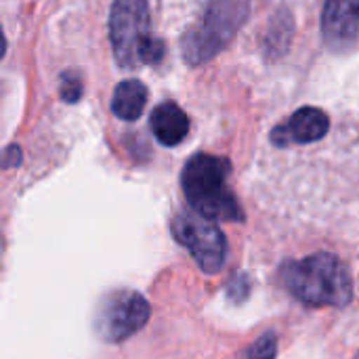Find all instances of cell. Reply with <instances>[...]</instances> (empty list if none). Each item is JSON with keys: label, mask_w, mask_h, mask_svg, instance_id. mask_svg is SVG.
<instances>
[{"label": "cell", "mask_w": 359, "mask_h": 359, "mask_svg": "<svg viewBox=\"0 0 359 359\" xmlns=\"http://www.w3.org/2000/svg\"><path fill=\"white\" fill-rule=\"evenodd\" d=\"M231 164L227 158L196 154L183 168L181 185L194 212L208 221H244L242 206L227 179Z\"/></svg>", "instance_id": "6da1fadb"}, {"label": "cell", "mask_w": 359, "mask_h": 359, "mask_svg": "<svg viewBox=\"0 0 359 359\" xmlns=\"http://www.w3.org/2000/svg\"><path fill=\"white\" fill-rule=\"evenodd\" d=\"M284 286L307 305L345 307L353 299V284L343 261L330 252L311 255L282 267Z\"/></svg>", "instance_id": "7a4b0ae2"}, {"label": "cell", "mask_w": 359, "mask_h": 359, "mask_svg": "<svg viewBox=\"0 0 359 359\" xmlns=\"http://www.w3.org/2000/svg\"><path fill=\"white\" fill-rule=\"evenodd\" d=\"M248 4L250 0H212L202 19L183 36V59L200 65L221 53L244 23Z\"/></svg>", "instance_id": "3957f363"}, {"label": "cell", "mask_w": 359, "mask_h": 359, "mask_svg": "<svg viewBox=\"0 0 359 359\" xmlns=\"http://www.w3.org/2000/svg\"><path fill=\"white\" fill-rule=\"evenodd\" d=\"M109 40L116 61L130 69L145 63V53L154 40L149 36L147 0H114L109 13Z\"/></svg>", "instance_id": "277c9868"}, {"label": "cell", "mask_w": 359, "mask_h": 359, "mask_svg": "<svg viewBox=\"0 0 359 359\" xmlns=\"http://www.w3.org/2000/svg\"><path fill=\"white\" fill-rule=\"evenodd\" d=\"M175 240L189 250L198 267L215 276L223 269L227 257V242L223 231L198 212H181L172 219Z\"/></svg>", "instance_id": "5b68a950"}, {"label": "cell", "mask_w": 359, "mask_h": 359, "mask_svg": "<svg viewBox=\"0 0 359 359\" xmlns=\"http://www.w3.org/2000/svg\"><path fill=\"white\" fill-rule=\"evenodd\" d=\"M149 313H151L149 303L139 292L133 290L114 292L101 303L97 330L103 341L122 343L147 324Z\"/></svg>", "instance_id": "8992f818"}, {"label": "cell", "mask_w": 359, "mask_h": 359, "mask_svg": "<svg viewBox=\"0 0 359 359\" xmlns=\"http://www.w3.org/2000/svg\"><path fill=\"white\" fill-rule=\"evenodd\" d=\"M322 34L328 48L347 53L359 42V0H326Z\"/></svg>", "instance_id": "52a82bcc"}, {"label": "cell", "mask_w": 359, "mask_h": 359, "mask_svg": "<svg viewBox=\"0 0 359 359\" xmlns=\"http://www.w3.org/2000/svg\"><path fill=\"white\" fill-rule=\"evenodd\" d=\"M328 128L330 120L326 111H322L320 107H301L290 116L288 122L273 128L271 141L278 147L316 143L326 137Z\"/></svg>", "instance_id": "ba28073f"}, {"label": "cell", "mask_w": 359, "mask_h": 359, "mask_svg": "<svg viewBox=\"0 0 359 359\" xmlns=\"http://www.w3.org/2000/svg\"><path fill=\"white\" fill-rule=\"evenodd\" d=\"M149 126H151L154 137L162 145L175 147L187 137L189 118L177 103L166 101V103H160L158 107H154L151 118H149Z\"/></svg>", "instance_id": "9c48e42d"}, {"label": "cell", "mask_w": 359, "mask_h": 359, "mask_svg": "<svg viewBox=\"0 0 359 359\" xmlns=\"http://www.w3.org/2000/svg\"><path fill=\"white\" fill-rule=\"evenodd\" d=\"M147 103V88L139 80H124L114 88L111 97V111L124 122L137 120Z\"/></svg>", "instance_id": "30bf717a"}, {"label": "cell", "mask_w": 359, "mask_h": 359, "mask_svg": "<svg viewBox=\"0 0 359 359\" xmlns=\"http://www.w3.org/2000/svg\"><path fill=\"white\" fill-rule=\"evenodd\" d=\"M276 355H278V339L273 332H267L250 347L244 359H276Z\"/></svg>", "instance_id": "8fae6325"}, {"label": "cell", "mask_w": 359, "mask_h": 359, "mask_svg": "<svg viewBox=\"0 0 359 359\" xmlns=\"http://www.w3.org/2000/svg\"><path fill=\"white\" fill-rule=\"evenodd\" d=\"M59 93L61 99L65 103H76L82 97V80L76 74H63L61 76V84H59Z\"/></svg>", "instance_id": "7c38bea8"}, {"label": "cell", "mask_w": 359, "mask_h": 359, "mask_svg": "<svg viewBox=\"0 0 359 359\" xmlns=\"http://www.w3.org/2000/svg\"><path fill=\"white\" fill-rule=\"evenodd\" d=\"M19 156H21L19 147L11 145V147L6 149V160H4V166H13V164H17V162H19Z\"/></svg>", "instance_id": "4fadbf2b"}, {"label": "cell", "mask_w": 359, "mask_h": 359, "mask_svg": "<svg viewBox=\"0 0 359 359\" xmlns=\"http://www.w3.org/2000/svg\"><path fill=\"white\" fill-rule=\"evenodd\" d=\"M353 359H359V353H358V355H355V358H353Z\"/></svg>", "instance_id": "5bb4252c"}]
</instances>
